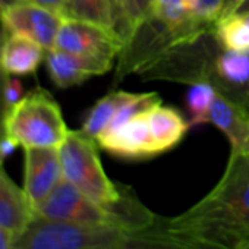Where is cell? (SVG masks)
I'll return each instance as SVG.
<instances>
[{
	"instance_id": "6da1fadb",
	"label": "cell",
	"mask_w": 249,
	"mask_h": 249,
	"mask_svg": "<svg viewBox=\"0 0 249 249\" xmlns=\"http://www.w3.org/2000/svg\"><path fill=\"white\" fill-rule=\"evenodd\" d=\"M163 229L194 249L249 246V154L231 151L217 185L182 214L163 220Z\"/></svg>"
},
{
	"instance_id": "7a4b0ae2",
	"label": "cell",
	"mask_w": 249,
	"mask_h": 249,
	"mask_svg": "<svg viewBox=\"0 0 249 249\" xmlns=\"http://www.w3.org/2000/svg\"><path fill=\"white\" fill-rule=\"evenodd\" d=\"M63 178L91 201L106 208L119 229L126 230L140 217L142 204L123 192L106 175L95 147V140L82 131H69L59 147Z\"/></svg>"
},
{
	"instance_id": "3957f363",
	"label": "cell",
	"mask_w": 249,
	"mask_h": 249,
	"mask_svg": "<svg viewBox=\"0 0 249 249\" xmlns=\"http://www.w3.org/2000/svg\"><path fill=\"white\" fill-rule=\"evenodd\" d=\"M3 131L24 148H59L69 129L49 91L36 88L5 116Z\"/></svg>"
},
{
	"instance_id": "277c9868",
	"label": "cell",
	"mask_w": 249,
	"mask_h": 249,
	"mask_svg": "<svg viewBox=\"0 0 249 249\" xmlns=\"http://www.w3.org/2000/svg\"><path fill=\"white\" fill-rule=\"evenodd\" d=\"M126 231L110 224H81L33 217L14 249H119Z\"/></svg>"
},
{
	"instance_id": "5b68a950",
	"label": "cell",
	"mask_w": 249,
	"mask_h": 249,
	"mask_svg": "<svg viewBox=\"0 0 249 249\" xmlns=\"http://www.w3.org/2000/svg\"><path fill=\"white\" fill-rule=\"evenodd\" d=\"M33 215L56 221L116 226L113 215L106 208L91 201L65 178L52 194L33 210Z\"/></svg>"
},
{
	"instance_id": "8992f818",
	"label": "cell",
	"mask_w": 249,
	"mask_h": 249,
	"mask_svg": "<svg viewBox=\"0 0 249 249\" xmlns=\"http://www.w3.org/2000/svg\"><path fill=\"white\" fill-rule=\"evenodd\" d=\"M54 49L84 57L113 62L114 56L123 50V43L113 31L100 25L76 19H63Z\"/></svg>"
},
{
	"instance_id": "52a82bcc",
	"label": "cell",
	"mask_w": 249,
	"mask_h": 249,
	"mask_svg": "<svg viewBox=\"0 0 249 249\" xmlns=\"http://www.w3.org/2000/svg\"><path fill=\"white\" fill-rule=\"evenodd\" d=\"M63 17L34 3H15L0 11V27L5 34H19L38 43L46 52L53 50Z\"/></svg>"
},
{
	"instance_id": "ba28073f",
	"label": "cell",
	"mask_w": 249,
	"mask_h": 249,
	"mask_svg": "<svg viewBox=\"0 0 249 249\" xmlns=\"http://www.w3.org/2000/svg\"><path fill=\"white\" fill-rule=\"evenodd\" d=\"M62 179L59 148H25L22 189L31 210L41 204Z\"/></svg>"
},
{
	"instance_id": "9c48e42d",
	"label": "cell",
	"mask_w": 249,
	"mask_h": 249,
	"mask_svg": "<svg viewBox=\"0 0 249 249\" xmlns=\"http://www.w3.org/2000/svg\"><path fill=\"white\" fill-rule=\"evenodd\" d=\"M97 144L113 156L131 160H141L157 156L145 111L137 114L120 128L101 134Z\"/></svg>"
},
{
	"instance_id": "30bf717a",
	"label": "cell",
	"mask_w": 249,
	"mask_h": 249,
	"mask_svg": "<svg viewBox=\"0 0 249 249\" xmlns=\"http://www.w3.org/2000/svg\"><path fill=\"white\" fill-rule=\"evenodd\" d=\"M46 68L50 79L59 88L79 85L91 76L103 75L110 71L113 62L84 57L57 49L46 53Z\"/></svg>"
},
{
	"instance_id": "8fae6325",
	"label": "cell",
	"mask_w": 249,
	"mask_h": 249,
	"mask_svg": "<svg viewBox=\"0 0 249 249\" xmlns=\"http://www.w3.org/2000/svg\"><path fill=\"white\" fill-rule=\"evenodd\" d=\"M213 75L218 92L249 110V50L220 53L213 63Z\"/></svg>"
},
{
	"instance_id": "7c38bea8",
	"label": "cell",
	"mask_w": 249,
	"mask_h": 249,
	"mask_svg": "<svg viewBox=\"0 0 249 249\" xmlns=\"http://www.w3.org/2000/svg\"><path fill=\"white\" fill-rule=\"evenodd\" d=\"M205 123H213L229 140L231 151H243L249 142V110L217 91Z\"/></svg>"
},
{
	"instance_id": "4fadbf2b",
	"label": "cell",
	"mask_w": 249,
	"mask_h": 249,
	"mask_svg": "<svg viewBox=\"0 0 249 249\" xmlns=\"http://www.w3.org/2000/svg\"><path fill=\"white\" fill-rule=\"evenodd\" d=\"M46 50L34 40L19 34H5L0 43V69L6 75L36 73L46 59Z\"/></svg>"
},
{
	"instance_id": "5bb4252c",
	"label": "cell",
	"mask_w": 249,
	"mask_h": 249,
	"mask_svg": "<svg viewBox=\"0 0 249 249\" xmlns=\"http://www.w3.org/2000/svg\"><path fill=\"white\" fill-rule=\"evenodd\" d=\"M33 217V210L24 189H19L8 176L3 161H0V226L11 230L18 237Z\"/></svg>"
},
{
	"instance_id": "9a60e30c",
	"label": "cell",
	"mask_w": 249,
	"mask_h": 249,
	"mask_svg": "<svg viewBox=\"0 0 249 249\" xmlns=\"http://www.w3.org/2000/svg\"><path fill=\"white\" fill-rule=\"evenodd\" d=\"M150 134L157 151V156L173 148L183 135L188 132L191 124L182 117V114L172 108L160 104L145 111Z\"/></svg>"
},
{
	"instance_id": "2e32d148",
	"label": "cell",
	"mask_w": 249,
	"mask_h": 249,
	"mask_svg": "<svg viewBox=\"0 0 249 249\" xmlns=\"http://www.w3.org/2000/svg\"><path fill=\"white\" fill-rule=\"evenodd\" d=\"M119 249H194L189 245L175 239L163 229V220L144 230L126 233Z\"/></svg>"
},
{
	"instance_id": "e0dca14e",
	"label": "cell",
	"mask_w": 249,
	"mask_h": 249,
	"mask_svg": "<svg viewBox=\"0 0 249 249\" xmlns=\"http://www.w3.org/2000/svg\"><path fill=\"white\" fill-rule=\"evenodd\" d=\"M62 17L91 22L114 33L108 0H65Z\"/></svg>"
},
{
	"instance_id": "ac0fdd59",
	"label": "cell",
	"mask_w": 249,
	"mask_h": 249,
	"mask_svg": "<svg viewBox=\"0 0 249 249\" xmlns=\"http://www.w3.org/2000/svg\"><path fill=\"white\" fill-rule=\"evenodd\" d=\"M214 34L223 50H249V21L243 15L231 14L220 18L214 27Z\"/></svg>"
},
{
	"instance_id": "d6986e66",
	"label": "cell",
	"mask_w": 249,
	"mask_h": 249,
	"mask_svg": "<svg viewBox=\"0 0 249 249\" xmlns=\"http://www.w3.org/2000/svg\"><path fill=\"white\" fill-rule=\"evenodd\" d=\"M124 97H126V91H117L98 100L85 116L81 131L87 137L97 140L98 135L107 128V124L113 119L116 110L119 108Z\"/></svg>"
},
{
	"instance_id": "ffe728a7",
	"label": "cell",
	"mask_w": 249,
	"mask_h": 249,
	"mask_svg": "<svg viewBox=\"0 0 249 249\" xmlns=\"http://www.w3.org/2000/svg\"><path fill=\"white\" fill-rule=\"evenodd\" d=\"M217 88L208 78H198L191 82V87L186 94V103L188 108L192 114L189 124L195 126V124L205 123L207 113L210 111V107L215 98Z\"/></svg>"
},
{
	"instance_id": "44dd1931",
	"label": "cell",
	"mask_w": 249,
	"mask_h": 249,
	"mask_svg": "<svg viewBox=\"0 0 249 249\" xmlns=\"http://www.w3.org/2000/svg\"><path fill=\"white\" fill-rule=\"evenodd\" d=\"M108 5L113 19V30L116 36L120 38V41L123 43V49H124L132 38L128 0H108Z\"/></svg>"
},
{
	"instance_id": "7402d4cb",
	"label": "cell",
	"mask_w": 249,
	"mask_h": 249,
	"mask_svg": "<svg viewBox=\"0 0 249 249\" xmlns=\"http://www.w3.org/2000/svg\"><path fill=\"white\" fill-rule=\"evenodd\" d=\"M192 2L194 21L205 30L214 31V27L221 17L223 0H192Z\"/></svg>"
},
{
	"instance_id": "603a6c76",
	"label": "cell",
	"mask_w": 249,
	"mask_h": 249,
	"mask_svg": "<svg viewBox=\"0 0 249 249\" xmlns=\"http://www.w3.org/2000/svg\"><path fill=\"white\" fill-rule=\"evenodd\" d=\"M24 85L18 76L6 75L3 81V107H5V116L24 98Z\"/></svg>"
},
{
	"instance_id": "cb8c5ba5",
	"label": "cell",
	"mask_w": 249,
	"mask_h": 249,
	"mask_svg": "<svg viewBox=\"0 0 249 249\" xmlns=\"http://www.w3.org/2000/svg\"><path fill=\"white\" fill-rule=\"evenodd\" d=\"M153 0H128V11L132 27V37L137 30L150 18ZM132 40V38H131Z\"/></svg>"
},
{
	"instance_id": "d4e9b609",
	"label": "cell",
	"mask_w": 249,
	"mask_h": 249,
	"mask_svg": "<svg viewBox=\"0 0 249 249\" xmlns=\"http://www.w3.org/2000/svg\"><path fill=\"white\" fill-rule=\"evenodd\" d=\"M15 3H34V5L49 8V9H52L54 12H59L62 15L63 6H65V0H0V11L5 9L6 6L15 5Z\"/></svg>"
},
{
	"instance_id": "484cf974",
	"label": "cell",
	"mask_w": 249,
	"mask_h": 249,
	"mask_svg": "<svg viewBox=\"0 0 249 249\" xmlns=\"http://www.w3.org/2000/svg\"><path fill=\"white\" fill-rule=\"evenodd\" d=\"M18 147H19V144L3 132L0 135V161H3L5 159L11 157Z\"/></svg>"
},
{
	"instance_id": "4316f807",
	"label": "cell",
	"mask_w": 249,
	"mask_h": 249,
	"mask_svg": "<svg viewBox=\"0 0 249 249\" xmlns=\"http://www.w3.org/2000/svg\"><path fill=\"white\" fill-rule=\"evenodd\" d=\"M3 36H5V31L3 28L0 27V43L3 40ZM3 81H5V73L3 71L0 69V135H2L5 131H3V120H5V107H3Z\"/></svg>"
},
{
	"instance_id": "83f0119b",
	"label": "cell",
	"mask_w": 249,
	"mask_h": 249,
	"mask_svg": "<svg viewBox=\"0 0 249 249\" xmlns=\"http://www.w3.org/2000/svg\"><path fill=\"white\" fill-rule=\"evenodd\" d=\"M15 239L17 236L11 230L0 226V249H14Z\"/></svg>"
},
{
	"instance_id": "f1b7e54d",
	"label": "cell",
	"mask_w": 249,
	"mask_h": 249,
	"mask_svg": "<svg viewBox=\"0 0 249 249\" xmlns=\"http://www.w3.org/2000/svg\"><path fill=\"white\" fill-rule=\"evenodd\" d=\"M245 2V0H223V9H221V17H227L236 12V9Z\"/></svg>"
},
{
	"instance_id": "f546056e",
	"label": "cell",
	"mask_w": 249,
	"mask_h": 249,
	"mask_svg": "<svg viewBox=\"0 0 249 249\" xmlns=\"http://www.w3.org/2000/svg\"><path fill=\"white\" fill-rule=\"evenodd\" d=\"M234 14H239V15H245V14H249V0H245V2L236 9Z\"/></svg>"
},
{
	"instance_id": "4dcf8cb0",
	"label": "cell",
	"mask_w": 249,
	"mask_h": 249,
	"mask_svg": "<svg viewBox=\"0 0 249 249\" xmlns=\"http://www.w3.org/2000/svg\"><path fill=\"white\" fill-rule=\"evenodd\" d=\"M240 153H246V154H249V142L246 144V147H245V150H243V151H240Z\"/></svg>"
},
{
	"instance_id": "1f68e13d",
	"label": "cell",
	"mask_w": 249,
	"mask_h": 249,
	"mask_svg": "<svg viewBox=\"0 0 249 249\" xmlns=\"http://www.w3.org/2000/svg\"><path fill=\"white\" fill-rule=\"evenodd\" d=\"M243 17H245V18H246V19H248V21H249V14H245V15H243Z\"/></svg>"
},
{
	"instance_id": "d6a6232c",
	"label": "cell",
	"mask_w": 249,
	"mask_h": 249,
	"mask_svg": "<svg viewBox=\"0 0 249 249\" xmlns=\"http://www.w3.org/2000/svg\"><path fill=\"white\" fill-rule=\"evenodd\" d=\"M243 249H249V246H246V248H243Z\"/></svg>"
}]
</instances>
